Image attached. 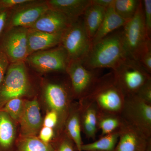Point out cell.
I'll list each match as a JSON object with an SVG mask.
<instances>
[{"label":"cell","instance_id":"16","mask_svg":"<svg viewBox=\"0 0 151 151\" xmlns=\"http://www.w3.org/2000/svg\"><path fill=\"white\" fill-rule=\"evenodd\" d=\"M62 33H48L28 28V56L37 52L46 50L59 45Z\"/></svg>","mask_w":151,"mask_h":151},{"label":"cell","instance_id":"15","mask_svg":"<svg viewBox=\"0 0 151 151\" xmlns=\"http://www.w3.org/2000/svg\"><path fill=\"white\" fill-rule=\"evenodd\" d=\"M70 24L63 14L50 8L28 28L48 33H59L63 32Z\"/></svg>","mask_w":151,"mask_h":151},{"label":"cell","instance_id":"13","mask_svg":"<svg viewBox=\"0 0 151 151\" xmlns=\"http://www.w3.org/2000/svg\"><path fill=\"white\" fill-rule=\"evenodd\" d=\"M151 138L126 123L119 131V140L113 151H145Z\"/></svg>","mask_w":151,"mask_h":151},{"label":"cell","instance_id":"31","mask_svg":"<svg viewBox=\"0 0 151 151\" xmlns=\"http://www.w3.org/2000/svg\"><path fill=\"white\" fill-rule=\"evenodd\" d=\"M144 8V19L147 32L151 37V0L142 1Z\"/></svg>","mask_w":151,"mask_h":151},{"label":"cell","instance_id":"12","mask_svg":"<svg viewBox=\"0 0 151 151\" xmlns=\"http://www.w3.org/2000/svg\"><path fill=\"white\" fill-rule=\"evenodd\" d=\"M42 124L43 119L37 99L25 100L24 109L19 124V137H37Z\"/></svg>","mask_w":151,"mask_h":151},{"label":"cell","instance_id":"36","mask_svg":"<svg viewBox=\"0 0 151 151\" xmlns=\"http://www.w3.org/2000/svg\"><path fill=\"white\" fill-rule=\"evenodd\" d=\"M92 4L107 9L113 4L114 0H91Z\"/></svg>","mask_w":151,"mask_h":151},{"label":"cell","instance_id":"17","mask_svg":"<svg viewBox=\"0 0 151 151\" xmlns=\"http://www.w3.org/2000/svg\"><path fill=\"white\" fill-rule=\"evenodd\" d=\"M47 3L50 8L65 16L70 23L81 18L92 3L91 0H50Z\"/></svg>","mask_w":151,"mask_h":151},{"label":"cell","instance_id":"24","mask_svg":"<svg viewBox=\"0 0 151 151\" xmlns=\"http://www.w3.org/2000/svg\"><path fill=\"white\" fill-rule=\"evenodd\" d=\"M15 151H55V149L52 142L46 144L37 137H19Z\"/></svg>","mask_w":151,"mask_h":151},{"label":"cell","instance_id":"32","mask_svg":"<svg viewBox=\"0 0 151 151\" xmlns=\"http://www.w3.org/2000/svg\"><path fill=\"white\" fill-rule=\"evenodd\" d=\"M136 95L144 102L151 105V79L141 87Z\"/></svg>","mask_w":151,"mask_h":151},{"label":"cell","instance_id":"6","mask_svg":"<svg viewBox=\"0 0 151 151\" xmlns=\"http://www.w3.org/2000/svg\"><path fill=\"white\" fill-rule=\"evenodd\" d=\"M43 98L48 110L55 111L58 114V135H59L64 130L65 120L74 99L70 83H49L45 87Z\"/></svg>","mask_w":151,"mask_h":151},{"label":"cell","instance_id":"25","mask_svg":"<svg viewBox=\"0 0 151 151\" xmlns=\"http://www.w3.org/2000/svg\"><path fill=\"white\" fill-rule=\"evenodd\" d=\"M140 2L139 0H115L114 9L119 16L129 21L134 16Z\"/></svg>","mask_w":151,"mask_h":151},{"label":"cell","instance_id":"10","mask_svg":"<svg viewBox=\"0 0 151 151\" xmlns=\"http://www.w3.org/2000/svg\"><path fill=\"white\" fill-rule=\"evenodd\" d=\"M27 61L35 70L40 72L65 73L70 60L66 51L62 46L37 52L29 55Z\"/></svg>","mask_w":151,"mask_h":151},{"label":"cell","instance_id":"28","mask_svg":"<svg viewBox=\"0 0 151 151\" xmlns=\"http://www.w3.org/2000/svg\"><path fill=\"white\" fill-rule=\"evenodd\" d=\"M59 119L58 114L55 111L48 110L43 119L42 127H49L55 130L57 137L58 135Z\"/></svg>","mask_w":151,"mask_h":151},{"label":"cell","instance_id":"2","mask_svg":"<svg viewBox=\"0 0 151 151\" xmlns=\"http://www.w3.org/2000/svg\"><path fill=\"white\" fill-rule=\"evenodd\" d=\"M126 96L113 71L101 76L89 94L80 103H93L103 113L121 115Z\"/></svg>","mask_w":151,"mask_h":151},{"label":"cell","instance_id":"3","mask_svg":"<svg viewBox=\"0 0 151 151\" xmlns=\"http://www.w3.org/2000/svg\"><path fill=\"white\" fill-rule=\"evenodd\" d=\"M122 33L128 57L138 61L142 52L151 43L145 25L142 1L134 16L122 27Z\"/></svg>","mask_w":151,"mask_h":151},{"label":"cell","instance_id":"30","mask_svg":"<svg viewBox=\"0 0 151 151\" xmlns=\"http://www.w3.org/2000/svg\"><path fill=\"white\" fill-rule=\"evenodd\" d=\"M139 62L148 73H151V43L149 44L141 54Z\"/></svg>","mask_w":151,"mask_h":151},{"label":"cell","instance_id":"35","mask_svg":"<svg viewBox=\"0 0 151 151\" xmlns=\"http://www.w3.org/2000/svg\"><path fill=\"white\" fill-rule=\"evenodd\" d=\"M8 16V10L0 9V36L4 29Z\"/></svg>","mask_w":151,"mask_h":151},{"label":"cell","instance_id":"4","mask_svg":"<svg viewBox=\"0 0 151 151\" xmlns=\"http://www.w3.org/2000/svg\"><path fill=\"white\" fill-rule=\"evenodd\" d=\"M112 71L126 97L136 95L141 87L151 79V74L139 61L129 58Z\"/></svg>","mask_w":151,"mask_h":151},{"label":"cell","instance_id":"9","mask_svg":"<svg viewBox=\"0 0 151 151\" xmlns=\"http://www.w3.org/2000/svg\"><path fill=\"white\" fill-rule=\"evenodd\" d=\"M120 116L128 124L151 138V105L136 95L126 97Z\"/></svg>","mask_w":151,"mask_h":151},{"label":"cell","instance_id":"5","mask_svg":"<svg viewBox=\"0 0 151 151\" xmlns=\"http://www.w3.org/2000/svg\"><path fill=\"white\" fill-rule=\"evenodd\" d=\"M29 89L26 67L24 61L12 63L0 84V108L9 100L22 98Z\"/></svg>","mask_w":151,"mask_h":151},{"label":"cell","instance_id":"33","mask_svg":"<svg viewBox=\"0 0 151 151\" xmlns=\"http://www.w3.org/2000/svg\"><path fill=\"white\" fill-rule=\"evenodd\" d=\"M31 0H0V9H8L14 7L31 2Z\"/></svg>","mask_w":151,"mask_h":151},{"label":"cell","instance_id":"11","mask_svg":"<svg viewBox=\"0 0 151 151\" xmlns=\"http://www.w3.org/2000/svg\"><path fill=\"white\" fill-rule=\"evenodd\" d=\"M28 30L27 27H12L3 36L0 50L12 63L24 61L28 56Z\"/></svg>","mask_w":151,"mask_h":151},{"label":"cell","instance_id":"19","mask_svg":"<svg viewBox=\"0 0 151 151\" xmlns=\"http://www.w3.org/2000/svg\"><path fill=\"white\" fill-rule=\"evenodd\" d=\"M81 111L78 102L73 103L64 124V131L73 141L77 151H81Z\"/></svg>","mask_w":151,"mask_h":151},{"label":"cell","instance_id":"20","mask_svg":"<svg viewBox=\"0 0 151 151\" xmlns=\"http://www.w3.org/2000/svg\"><path fill=\"white\" fill-rule=\"evenodd\" d=\"M128 22L116 13L113 3L112 5L106 9L103 21L91 40V45L113 32L122 28Z\"/></svg>","mask_w":151,"mask_h":151},{"label":"cell","instance_id":"18","mask_svg":"<svg viewBox=\"0 0 151 151\" xmlns=\"http://www.w3.org/2000/svg\"><path fill=\"white\" fill-rule=\"evenodd\" d=\"M17 124L0 110V151H15L18 139Z\"/></svg>","mask_w":151,"mask_h":151},{"label":"cell","instance_id":"27","mask_svg":"<svg viewBox=\"0 0 151 151\" xmlns=\"http://www.w3.org/2000/svg\"><path fill=\"white\" fill-rule=\"evenodd\" d=\"M55 151H74L76 149L73 141L63 131L52 142Z\"/></svg>","mask_w":151,"mask_h":151},{"label":"cell","instance_id":"14","mask_svg":"<svg viewBox=\"0 0 151 151\" xmlns=\"http://www.w3.org/2000/svg\"><path fill=\"white\" fill-rule=\"evenodd\" d=\"M25 4L21 6V8L17 10L11 17V28H29L50 8L47 2H34L33 1L28 3V5Z\"/></svg>","mask_w":151,"mask_h":151},{"label":"cell","instance_id":"26","mask_svg":"<svg viewBox=\"0 0 151 151\" xmlns=\"http://www.w3.org/2000/svg\"><path fill=\"white\" fill-rule=\"evenodd\" d=\"M25 100L22 98H16L9 100L0 108L8 114L11 119L19 125L24 109Z\"/></svg>","mask_w":151,"mask_h":151},{"label":"cell","instance_id":"21","mask_svg":"<svg viewBox=\"0 0 151 151\" xmlns=\"http://www.w3.org/2000/svg\"><path fill=\"white\" fill-rule=\"evenodd\" d=\"M106 9L91 3L82 16L84 28L91 41L103 21Z\"/></svg>","mask_w":151,"mask_h":151},{"label":"cell","instance_id":"34","mask_svg":"<svg viewBox=\"0 0 151 151\" xmlns=\"http://www.w3.org/2000/svg\"><path fill=\"white\" fill-rule=\"evenodd\" d=\"M9 60L4 52L0 50V84L1 83L9 66Z\"/></svg>","mask_w":151,"mask_h":151},{"label":"cell","instance_id":"23","mask_svg":"<svg viewBox=\"0 0 151 151\" xmlns=\"http://www.w3.org/2000/svg\"><path fill=\"white\" fill-rule=\"evenodd\" d=\"M119 131L100 137L97 141L88 144H83L81 151H113L118 143Z\"/></svg>","mask_w":151,"mask_h":151},{"label":"cell","instance_id":"29","mask_svg":"<svg viewBox=\"0 0 151 151\" xmlns=\"http://www.w3.org/2000/svg\"><path fill=\"white\" fill-rule=\"evenodd\" d=\"M37 137L43 142L50 144L53 142L56 137L57 135L54 129L49 127H42Z\"/></svg>","mask_w":151,"mask_h":151},{"label":"cell","instance_id":"8","mask_svg":"<svg viewBox=\"0 0 151 151\" xmlns=\"http://www.w3.org/2000/svg\"><path fill=\"white\" fill-rule=\"evenodd\" d=\"M100 69H87L81 60H70L65 73L68 75L73 98L83 100L93 88L100 75Z\"/></svg>","mask_w":151,"mask_h":151},{"label":"cell","instance_id":"1","mask_svg":"<svg viewBox=\"0 0 151 151\" xmlns=\"http://www.w3.org/2000/svg\"><path fill=\"white\" fill-rule=\"evenodd\" d=\"M127 58L122 28L92 45L81 61L87 69L110 68L113 70Z\"/></svg>","mask_w":151,"mask_h":151},{"label":"cell","instance_id":"7","mask_svg":"<svg viewBox=\"0 0 151 151\" xmlns=\"http://www.w3.org/2000/svg\"><path fill=\"white\" fill-rule=\"evenodd\" d=\"M60 45L65 50L70 60H82L86 56L91 48V41L81 17L63 32Z\"/></svg>","mask_w":151,"mask_h":151},{"label":"cell","instance_id":"37","mask_svg":"<svg viewBox=\"0 0 151 151\" xmlns=\"http://www.w3.org/2000/svg\"><path fill=\"white\" fill-rule=\"evenodd\" d=\"M145 151H151V138L149 139L147 146Z\"/></svg>","mask_w":151,"mask_h":151},{"label":"cell","instance_id":"22","mask_svg":"<svg viewBox=\"0 0 151 151\" xmlns=\"http://www.w3.org/2000/svg\"><path fill=\"white\" fill-rule=\"evenodd\" d=\"M126 123L120 115L98 111L97 127L101 132L100 137L120 131Z\"/></svg>","mask_w":151,"mask_h":151},{"label":"cell","instance_id":"38","mask_svg":"<svg viewBox=\"0 0 151 151\" xmlns=\"http://www.w3.org/2000/svg\"></svg>","mask_w":151,"mask_h":151}]
</instances>
